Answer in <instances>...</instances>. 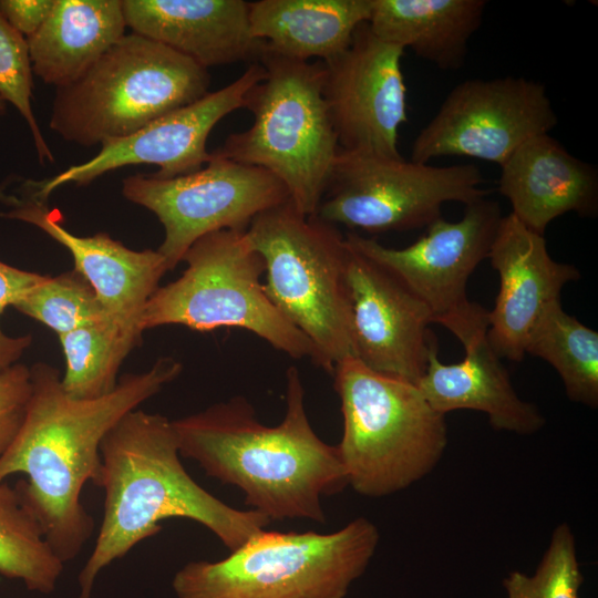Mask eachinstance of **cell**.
I'll list each match as a JSON object with an SVG mask.
<instances>
[{
    "label": "cell",
    "instance_id": "1",
    "mask_svg": "<svg viewBox=\"0 0 598 598\" xmlns=\"http://www.w3.org/2000/svg\"><path fill=\"white\" fill-rule=\"evenodd\" d=\"M182 370L174 358H159L148 370L120 378L109 394L80 400L64 391L58 369L45 362L30 367V399L19 432L0 457V483L27 475L16 488L62 563L74 559L93 533L94 520L80 497L85 483L99 477L104 436Z\"/></svg>",
    "mask_w": 598,
    "mask_h": 598
},
{
    "label": "cell",
    "instance_id": "2",
    "mask_svg": "<svg viewBox=\"0 0 598 598\" xmlns=\"http://www.w3.org/2000/svg\"><path fill=\"white\" fill-rule=\"evenodd\" d=\"M282 421L262 424L244 396H234L172 421L179 454L212 478L238 487L245 503L270 522L326 523L322 497L348 486L337 445L313 431L296 367L286 373Z\"/></svg>",
    "mask_w": 598,
    "mask_h": 598
},
{
    "label": "cell",
    "instance_id": "3",
    "mask_svg": "<svg viewBox=\"0 0 598 598\" xmlns=\"http://www.w3.org/2000/svg\"><path fill=\"white\" fill-rule=\"evenodd\" d=\"M95 486L104 489V515L92 554L79 574L80 598H90L97 575L135 545L158 534L171 517L192 519L230 550L270 520L236 509L204 489L181 462L172 421L135 409L104 436Z\"/></svg>",
    "mask_w": 598,
    "mask_h": 598
},
{
    "label": "cell",
    "instance_id": "4",
    "mask_svg": "<svg viewBox=\"0 0 598 598\" xmlns=\"http://www.w3.org/2000/svg\"><path fill=\"white\" fill-rule=\"evenodd\" d=\"M331 375L343 421L337 447L354 492L390 496L436 467L447 445L445 415L416 384L375 372L354 357L336 364Z\"/></svg>",
    "mask_w": 598,
    "mask_h": 598
},
{
    "label": "cell",
    "instance_id": "5",
    "mask_svg": "<svg viewBox=\"0 0 598 598\" xmlns=\"http://www.w3.org/2000/svg\"><path fill=\"white\" fill-rule=\"evenodd\" d=\"M258 62L265 75L244 104L252 123L229 134L214 153L266 169L301 213L313 216L340 151L322 93L323 63L285 58L266 44Z\"/></svg>",
    "mask_w": 598,
    "mask_h": 598
},
{
    "label": "cell",
    "instance_id": "6",
    "mask_svg": "<svg viewBox=\"0 0 598 598\" xmlns=\"http://www.w3.org/2000/svg\"><path fill=\"white\" fill-rule=\"evenodd\" d=\"M379 542L364 517L329 534L264 528L221 560L184 565L172 587L177 598H344Z\"/></svg>",
    "mask_w": 598,
    "mask_h": 598
},
{
    "label": "cell",
    "instance_id": "7",
    "mask_svg": "<svg viewBox=\"0 0 598 598\" xmlns=\"http://www.w3.org/2000/svg\"><path fill=\"white\" fill-rule=\"evenodd\" d=\"M208 70L134 32L78 80L55 89L50 128L90 147L126 137L209 92Z\"/></svg>",
    "mask_w": 598,
    "mask_h": 598
},
{
    "label": "cell",
    "instance_id": "8",
    "mask_svg": "<svg viewBox=\"0 0 598 598\" xmlns=\"http://www.w3.org/2000/svg\"><path fill=\"white\" fill-rule=\"evenodd\" d=\"M265 264V291L278 311L313 346L316 365L332 374L354 357L346 283L348 246L337 228L301 213L288 199L246 229Z\"/></svg>",
    "mask_w": 598,
    "mask_h": 598
},
{
    "label": "cell",
    "instance_id": "9",
    "mask_svg": "<svg viewBox=\"0 0 598 598\" xmlns=\"http://www.w3.org/2000/svg\"><path fill=\"white\" fill-rule=\"evenodd\" d=\"M186 269L148 299L140 328L184 326L196 331L221 327L247 330L293 359L316 364L311 342L268 298L261 276L265 264L246 229L207 234L186 251Z\"/></svg>",
    "mask_w": 598,
    "mask_h": 598
},
{
    "label": "cell",
    "instance_id": "10",
    "mask_svg": "<svg viewBox=\"0 0 598 598\" xmlns=\"http://www.w3.org/2000/svg\"><path fill=\"white\" fill-rule=\"evenodd\" d=\"M481 169L472 164L434 166L339 151L313 216L377 234L427 227L448 202L486 197Z\"/></svg>",
    "mask_w": 598,
    "mask_h": 598
},
{
    "label": "cell",
    "instance_id": "11",
    "mask_svg": "<svg viewBox=\"0 0 598 598\" xmlns=\"http://www.w3.org/2000/svg\"><path fill=\"white\" fill-rule=\"evenodd\" d=\"M498 203L483 197L465 205L458 221L437 218L426 233L404 248L348 233L349 246L389 271L431 313L432 322L448 329L463 344L488 330V311L470 301L466 283L488 257L502 219Z\"/></svg>",
    "mask_w": 598,
    "mask_h": 598
},
{
    "label": "cell",
    "instance_id": "12",
    "mask_svg": "<svg viewBox=\"0 0 598 598\" xmlns=\"http://www.w3.org/2000/svg\"><path fill=\"white\" fill-rule=\"evenodd\" d=\"M122 195L151 210L164 228L157 251L173 270L203 236L225 229H247L260 213L290 199L276 176L214 152L200 169L173 178L132 175Z\"/></svg>",
    "mask_w": 598,
    "mask_h": 598
},
{
    "label": "cell",
    "instance_id": "13",
    "mask_svg": "<svg viewBox=\"0 0 598 598\" xmlns=\"http://www.w3.org/2000/svg\"><path fill=\"white\" fill-rule=\"evenodd\" d=\"M558 116L540 82L523 76L471 79L455 85L415 136L411 161L465 156L499 166L527 140L549 133Z\"/></svg>",
    "mask_w": 598,
    "mask_h": 598
},
{
    "label": "cell",
    "instance_id": "14",
    "mask_svg": "<svg viewBox=\"0 0 598 598\" xmlns=\"http://www.w3.org/2000/svg\"><path fill=\"white\" fill-rule=\"evenodd\" d=\"M264 75L260 62L250 63L231 83L152 121L126 137L102 144L100 152L84 163L43 181L17 177V188L47 203L51 193L62 185H86L124 166L156 165L158 171L153 176L157 178L196 172L210 159L206 144L213 128L225 116L244 107L246 94Z\"/></svg>",
    "mask_w": 598,
    "mask_h": 598
},
{
    "label": "cell",
    "instance_id": "15",
    "mask_svg": "<svg viewBox=\"0 0 598 598\" xmlns=\"http://www.w3.org/2000/svg\"><path fill=\"white\" fill-rule=\"evenodd\" d=\"M404 49L375 37L368 22L324 68L323 97L341 151L399 158L408 122Z\"/></svg>",
    "mask_w": 598,
    "mask_h": 598
},
{
    "label": "cell",
    "instance_id": "16",
    "mask_svg": "<svg viewBox=\"0 0 598 598\" xmlns=\"http://www.w3.org/2000/svg\"><path fill=\"white\" fill-rule=\"evenodd\" d=\"M347 246L346 283L355 358L375 372L416 384L426 368L433 336L427 328L430 311L389 271Z\"/></svg>",
    "mask_w": 598,
    "mask_h": 598
},
{
    "label": "cell",
    "instance_id": "17",
    "mask_svg": "<svg viewBox=\"0 0 598 598\" xmlns=\"http://www.w3.org/2000/svg\"><path fill=\"white\" fill-rule=\"evenodd\" d=\"M9 186L0 187V200L9 206L0 216L33 225L65 247L107 317L140 344L142 312L168 271L164 257L157 250H133L105 233L74 235L63 227L59 210Z\"/></svg>",
    "mask_w": 598,
    "mask_h": 598
},
{
    "label": "cell",
    "instance_id": "18",
    "mask_svg": "<svg viewBox=\"0 0 598 598\" xmlns=\"http://www.w3.org/2000/svg\"><path fill=\"white\" fill-rule=\"evenodd\" d=\"M487 258L499 276L495 305L487 313V338L499 358L519 362L544 312L580 275L575 266L554 260L544 236L512 213L502 217Z\"/></svg>",
    "mask_w": 598,
    "mask_h": 598
},
{
    "label": "cell",
    "instance_id": "19",
    "mask_svg": "<svg viewBox=\"0 0 598 598\" xmlns=\"http://www.w3.org/2000/svg\"><path fill=\"white\" fill-rule=\"evenodd\" d=\"M131 32L156 41L208 70L258 62L265 43L249 25L244 0H122Z\"/></svg>",
    "mask_w": 598,
    "mask_h": 598
},
{
    "label": "cell",
    "instance_id": "20",
    "mask_svg": "<svg viewBox=\"0 0 598 598\" xmlns=\"http://www.w3.org/2000/svg\"><path fill=\"white\" fill-rule=\"evenodd\" d=\"M498 192L512 214L543 235L566 213L594 216L598 209V172L546 134L524 142L502 165Z\"/></svg>",
    "mask_w": 598,
    "mask_h": 598
},
{
    "label": "cell",
    "instance_id": "21",
    "mask_svg": "<svg viewBox=\"0 0 598 598\" xmlns=\"http://www.w3.org/2000/svg\"><path fill=\"white\" fill-rule=\"evenodd\" d=\"M462 346L464 359L446 364L440 360L432 336L426 368L416 383L429 404L443 415L456 410L482 412L497 431L519 435L539 431L545 417L534 404L516 393L487 331L475 334Z\"/></svg>",
    "mask_w": 598,
    "mask_h": 598
},
{
    "label": "cell",
    "instance_id": "22",
    "mask_svg": "<svg viewBox=\"0 0 598 598\" xmlns=\"http://www.w3.org/2000/svg\"><path fill=\"white\" fill-rule=\"evenodd\" d=\"M372 0H258L248 2L252 35L281 56L329 61L369 21Z\"/></svg>",
    "mask_w": 598,
    "mask_h": 598
},
{
    "label": "cell",
    "instance_id": "23",
    "mask_svg": "<svg viewBox=\"0 0 598 598\" xmlns=\"http://www.w3.org/2000/svg\"><path fill=\"white\" fill-rule=\"evenodd\" d=\"M122 0H56L28 40L33 74L55 89L85 73L126 32Z\"/></svg>",
    "mask_w": 598,
    "mask_h": 598
},
{
    "label": "cell",
    "instance_id": "24",
    "mask_svg": "<svg viewBox=\"0 0 598 598\" xmlns=\"http://www.w3.org/2000/svg\"><path fill=\"white\" fill-rule=\"evenodd\" d=\"M486 7V0H372L368 24L382 41L442 70H458Z\"/></svg>",
    "mask_w": 598,
    "mask_h": 598
},
{
    "label": "cell",
    "instance_id": "25",
    "mask_svg": "<svg viewBox=\"0 0 598 598\" xmlns=\"http://www.w3.org/2000/svg\"><path fill=\"white\" fill-rule=\"evenodd\" d=\"M526 353L542 358L559 374L568 399L598 406V332L553 303L535 326Z\"/></svg>",
    "mask_w": 598,
    "mask_h": 598
},
{
    "label": "cell",
    "instance_id": "26",
    "mask_svg": "<svg viewBox=\"0 0 598 598\" xmlns=\"http://www.w3.org/2000/svg\"><path fill=\"white\" fill-rule=\"evenodd\" d=\"M59 340L65 359L62 386L80 400L112 392L123 361L138 344L109 319L82 326Z\"/></svg>",
    "mask_w": 598,
    "mask_h": 598
},
{
    "label": "cell",
    "instance_id": "27",
    "mask_svg": "<svg viewBox=\"0 0 598 598\" xmlns=\"http://www.w3.org/2000/svg\"><path fill=\"white\" fill-rule=\"evenodd\" d=\"M63 565L16 488L0 483V574L32 591L51 594Z\"/></svg>",
    "mask_w": 598,
    "mask_h": 598
},
{
    "label": "cell",
    "instance_id": "28",
    "mask_svg": "<svg viewBox=\"0 0 598 598\" xmlns=\"http://www.w3.org/2000/svg\"><path fill=\"white\" fill-rule=\"evenodd\" d=\"M14 308L43 323L58 337L89 323L111 320L92 286L74 269L56 277L47 276Z\"/></svg>",
    "mask_w": 598,
    "mask_h": 598
},
{
    "label": "cell",
    "instance_id": "29",
    "mask_svg": "<svg viewBox=\"0 0 598 598\" xmlns=\"http://www.w3.org/2000/svg\"><path fill=\"white\" fill-rule=\"evenodd\" d=\"M582 581L574 533L561 523L554 529L536 571H511L503 587L506 598H579Z\"/></svg>",
    "mask_w": 598,
    "mask_h": 598
},
{
    "label": "cell",
    "instance_id": "30",
    "mask_svg": "<svg viewBox=\"0 0 598 598\" xmlns=\"http://www.w3.org/2000/svg\"><path fill=\"white\" fill-rule=\"evenodd\" d=\"M32 90L33 71L28 40L0 13V97L11 103L27 122L40 163H53V154L33 114Z\"/></svg>",
    "mask_w": 598,
    "mask_h": 598
},
{
    "label": "cell",
    "instance_id": "31",
    "mask_svg": "<svg viewBox=\"0 0 598 598\" xmlns=\"http://www.w3.org/2000/svg\"><path fill=\"white\" fill-rule=\"evenodd\" d=\"M47 276L22 270L0 260V316L45 280ZM32 337H10L0 327V372L18 363L31 346Z\"/></svg>",
    "mask_w": 598,
    "mask_h": 598
},
{
    "label": "cell",
    "instance_id": "32",
    "mask_svg": "<svg viewBox=\"0 0 598 598\" xmlns=\"http://www.w3.org/2000/svg\"><path fill=\"white\" fill-rule=\"evenodd\" d=\"M31 394L30 368L16 363L0 372V457L23 422Z\"/></svg>",
    "mask_w": 598,
    "mask_h": 598
},
{
    "label": "cell",
    "instance_id": "33",
    "mask_svg": "<svg viewBox=\"0 0 598 598\" xmlns=\"http://www.w3.org/2000/svg\"><path fill=\"white\" fill-rule=\"evenodd\" d=\"M56 0H0V13L24 38L32 37L50 17Z\"/></svg>",
    "mask_w": 598,
    "mask_h": 598
},
{
    "label": "cell",
    "instance_id": "34",
    "mask_svg": "<svg viewBox=\"0 0 598 598\" xmlns=\"http://www.w3.org/2000/svg\"><path fill=\"white\" fill-rule=\"evenodd\" d=\"M7 110L6 102L0 97V115L4 114Z\"/></svg>",
    "mask_w": 598,
    "mask_h": 598
}]
</instances>
